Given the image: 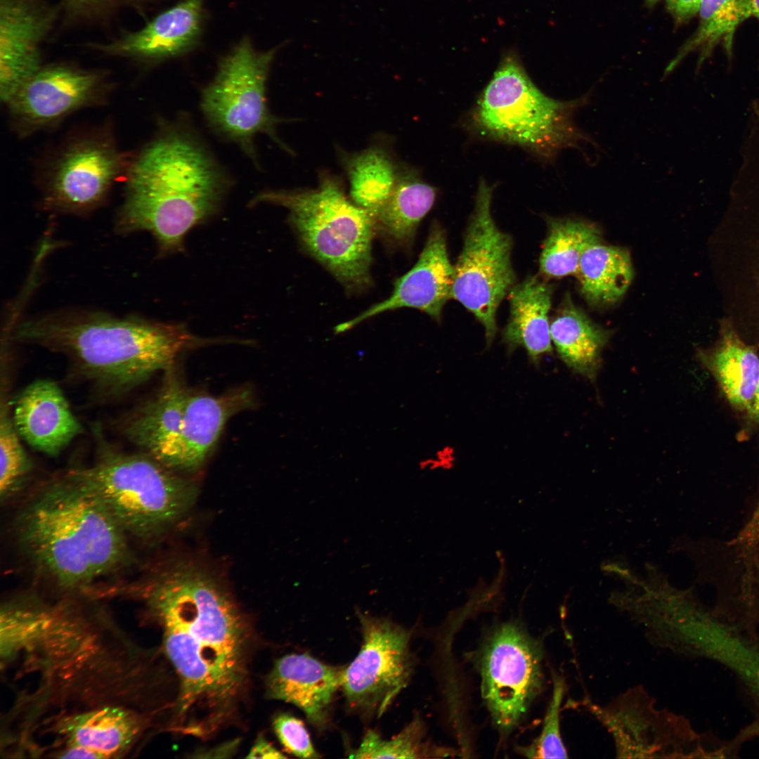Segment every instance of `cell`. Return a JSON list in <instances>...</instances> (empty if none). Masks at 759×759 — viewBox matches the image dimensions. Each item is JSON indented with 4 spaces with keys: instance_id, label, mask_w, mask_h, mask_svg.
I'll return each instance as SVG.
<instances>
[{
    "instance_id": "14",
    "label": "cell",
    "mask_w": 759,
    "mask_h": 759,
    "mask_svg": "<svg viewBox=\"0 0 759 759\" xmlns=\"http://www.w3.org/2000/svg\"><path fill=\"white\" fill-rule=\"evenodd\" d=\"M110 88L107 74L100 70L53 63L43 65L6 105L17 131L24 136L102 103Z\"/></svg>"
},
{
    "instance_id": "4",
    "label": "cell",
    "mask_w": 759,
    "mask_h": 759,
    "mask_svg": "<svg viewBox=\"0 0 759 759\" xmlns=\"http://www.w3.org/2000/svg\"><path fill=\"white\" fill-rule=\"evenodd\" d=\"M18 539L35 570L65 589H80L131 561L128 536L100 500L65 474L22 510Z\"/></svg>"
},
{
    "instance_id": "2",
    "label": "cell",
    "mask_w": 759,
    "mask_h": 759,
    "mask_svg": "<svg viewBox=\"0 0 759 759\" xmlns=\"http://www.w3.org/2000/svg\"><path fill=\"white\" fill-rule=\"evenodd\" d=\"M12 334L17 342L63 356L82 378L112 395L168 370L181 352L203 343L181 325L84 309L26 318Z\"/></svg>"
},
{
    "instance_id": "33",
    "label": "cell",
    "mask_w": 759,
    "mask_h": 759,
    "mask_svg": "<svg viewBox=\"0 0 759 759\" xmlns=\"http://www.w3.org/2000/svg\"><path fill=\"white\" fill-rule=\"evenodd\" d=\"M552 685L550 701L539 737L529 746L520 748V753L527 758H566L568 757L567 751L562 738L559 718L561 704L565 692V682L562 677L554 675Z\"/></svg>"
},
{
    "instance_id": "5",
    "label": "cell",
    "mask_w": 759,
    "mask_h": 759,
    "mask_svg": "<svg viewBox=\"0 0 759 759\" xmlns=\"http://www.w3.org/2000/svg\"><path fill=\"white\" fill-rule=\"evenodd\" d=\"M590 97L554 99L536 86L515 57L507 56L479 96L468 125L483 138L517 145L552 161L562 150L593 143L573 119Z\"/></svg>"
},
{
    "instance_id": "20",
    "label": "cell",
    "mask_w": 759,
    "mask_h": 759,
    "mask_svg": "<svg viewBox=\"0 0 759 759\" xmlns=\"http://www.w3.org/2000/svg\"><path fill=\"white\" fill-rule=\"evenodd\" d=\"M254 404L252 390L247 387L220 396L189 391L179 436L166 466L186 472L200 468L229 418Z\"/></svg>"
},
{
    "instance_id": "18",
    "label": "cell",
    "mask_w": 759,
    "mask_h": 759,
    "mask_svg": "<svg viewBox=\"0 0 759 759\" xmlns=\"http://www.w3.org/2000/svg\"><path fill=\"white\" fill-rule=\"evenodd\" d=\"M344 668L323 663L309 654H287L278 659L270 671L266 694L294 705L314 727L324 730L341 689Z\"/></svg>"
},
{
    "instance_id": "12",
    "label": "cell",
    "mask_w": 759,
    "mask_h": 759,
    "mask_svg": "<svg viewBox=\"0 0 759 759\" xmlns=\"http://www.w3.org/2000/svg\"><path fill=\"white\" fill-rule=\"evenodd\" d=\"M541 647L521 627L507 623L484 645L481 692L497 727L507 733L525 715L543 684Z\"/></svg>"
},
{
    "instance_id": "35",
    "label": "cell",
    "mask_w": 759,
    "mask_h": 759,
    "mask_svg": "<svg viewBox=\"0 0 759 759\" xmlns=\"http://www.w3.org/2000/svg\"><path fill=\"white\" fill-rule=\"evenodd\" d=\"M148 0H62L65 11L73 19H91L120 6H141Z\"/></svg>"
},
{
    "instance_id": "32",
    "label": "cell",
    "mask_w": 759,
    "mask_h": 759,
    "mask_svg": "<svg viewBox=\"0 0 759 759\" xmlns=\"http://www.w3.org/2000/svg\"><path fill=\"white\" fill-rule=\"evenodd\" d=\"M10 417L8 403L1 402L0 416V496L1 500L12 497L22 486L32 468V463L19 439Z\"/></svg>"
},
{
    "instance_id": "37",
    "label": "cell",
    "mask_w": 759,
    "mask_h": 759,
    "mask_svg": "<svg viewBox=\"0 0 759 759\" xmlns=\"http://www.w3.org/2000/svg\"><path fill=\"white\" fill-rule=\"evenodd\" d=\"M247 758L275 759L285 758L286 755H283L265 738L259 737L250 749Z\"/></svg>"
},
{
    "instance_id": "31",
    "label": "cell",
    "mask_w": 759,
    "mask_h": 759,
    "mask_svg": "<svg viewBox=\"0 0 759 759\" xmlns=\"http://www.w3.org/2000/svg\"><path fill=\"white\" fill-rule=\"evenodd\" d=\"M424 726L415 717L397 735L384 739L373 730L365 734L360 746L351 753L355 758H417L437 753L424 741Z\"/></svg>"
},
{
    "instance_id": "23",
    "label": "cell",
    "mask_w": 759,
    "mask_h": 759,
    "mask_svg": "<svg viewBox=\"0 0 759 759\" xmlns=\"http://www.w3.org/2000/svg\"><path fill=\"white\" fill-rule=\"evenodd\" d=\"M552 287L539 276L528 275L515 284L508 294L510 317L502 339L511 352L523 347L538 365L552 350L549 313Z\"/></svg>"
},
{
    "instance_id": "8",
    "label": "cell",
    "mask_w": 759,
    "mask_h": 759,
    "mask_svg": "<svg viewBox=\"0 0 759 759\" xmlns=\"http://www.w3.org/2000/svg\"><path fill=\"white\" fill-rule=\"evenodd\" d=\"M275 49L260 52L242 41L219 64L214 79L202 91L200 109L211 129L240 148L260 168L254 139L265 134L287 153L278 137L282 119L270 110L266 83Z\"/></svg>"
},
{
    "instance_id": "30",
    "label": "cell",
    "mask_w": 759,
    "mask_h": 759,
    "mask_svg": "<svg viewBox=\"0 0 759 759\" xmlns=\"http://www.w3.org/2000/svg\"><path fill=\"white\" fill-rule=\"evenodd\" d=\"M547 224L539 259L540 274L548 278L576 275L585 251L601 242L599 229L590 222L569 218L549 217Z\"/></svg>"
},
{
    "instance_id": "13",
    "label": "cell",
    "mask_w": 759,
    "mask_h": 759,
    "mask_svg": "<svg viewBox=\"0 0 759 759\" xmlns=\"http://www.w3.org/2000/svg\"><path fill=\"white\" fill-rule=\"evenodd\" d=\"M584 705L611 735L618 758H684L697 753L690 747L696 737L686 720L656 708L654 699L641 686L630 688L605 706L590 701Z\"/></svg>"
},
{
    "instance_id": "42",
    "label": "cell",
    "mask_w": 759,
    "mask_h": 759,
    "mask_svg": "<svg viewBox=\"0 0 759 759\" xmlns=\"http://www.w3.org/2000/svg\"><path fill=\"white\" fill-rule=\"evenodd\" d=\"M758 579H759V564L758 565Z\"/></svg>"
},
{
    "instance_id": "41",
    "label": "cell",
    "mask_w": 759,
    "mask_h": 759,
    "mask_svg": "<svg viewBox=\"0 0 759 759\" xmlns=\"http://www.w3.org/2000/svg\"><path fill=\"white\" fill-rule=\"evenodd\" d=\"M755 512V515H756V516H758V517H759V504L758 505V507H757V508L755 509V512Z\"/></svg>"
},
{
    "instance_id": "19",
    "label": "cell",
    "mask_w": 759,
    "mask_h": 759,
    "mask_svg": "<svg viewBox=\"0 0 759 759\" xmlns=\"http://www.w3.org/2000/svg\"><path fill=\"white\" fill-rule=\"evenodd\" d=\"M202 17L203 0H182L139 30L88 46L108 56L162 61L182 55L197 44Z\"/></svg>"
},
{
    "instance_id": "7",
    "label": "cell",
    "mask_w": 759,
    "mask_h": 759,
    "mask_svg": "<svg viewBox=\"0 0 759 759\" xmlns=\"http://www.w3.org/2000/svg\"><path fill=\"white\" fill-rule=\"evenodd\" d=\"M173 471L145 453L104 449L65 475L93 494L128 537L146 540L174 525L195 499L194 486Z\"/></svg>"
},
{
    "instance_id": "40",
    "label": "cell",
    "mask_w": 759,
    "mask_h": 759,
    "mask_svg": "<svg viewBox=\"0 0 759 759\" xmlns=\"http://www.w3.org/2000/svg\"><path fill=\"white\" fill-rule=\"evenodd\" d=\"M660 0H646V2L647 3V4L649 6H653V5L656 4Z\"/></svg>"
},
{
    "instance_id": "1",
    "label": "cell",
    "mask_w": 759,
    "mask_h": 759,
    "mask_svg": "<svg viewBox=\"0 0 759 759\" xmlns=\"http://www.w3.org/2000/svg\"><path fill=\"white\" fill-rule=\"evenodd\" d=\"M143 598L162 630L179 680L180 731L208 733L230 714L247 680V624L207 571L177 562L157 574Z\"/></svg>"
},
{
    "instance_id": "11",
    "label": "cell",
    "mask_w": 759,
    "mask_h": 759,
    "mask_svg": "<svg viewBox=\"0 0 759 759\" xmlns=\"http://www.w3.org/2000/svg\"><path fill=\"white\" fill-rule=\"evenodd\" d=\"M125 155L107 130L82 135L53 161L42 191L44 210L84 216L100 207L126 171Z\"/></svg>"
},
{
    "instance_id": "9",
    "label": "cell",
    "mask_w": 759,
    "mask_h": 759,
    "mask_svg": "<svg viewBox=\"0 0 759 759\" xmlns=\"http://www.w3.org/2000/svg\"><path fill=\"white\" fill-rule=\"evenodd\" d=\"M494 188L484 179L479 182L462 249L453 266L452 287V298L484 327L488 346L497 332L498 306L516 284L512 238L499 229L491 214Z\"/></svg>"
},
{
    "instance_id": "10",
    "label": "cell",
    "mask_w": 759,
    "mask_h": 759,
    "mask_svg": "<svg viewBox=\"0 0 759 759\" xmlns=\"http://www.w3.org/2000/svg\"><path fill=\"white\" fill-rule=\"evenodd\" d=\"M362 644L344 666L341 690L349 711L363 719L380 718L413 675L411 632L392 620L358 612Z\"/></svg>"
},
{
    "instance_id": "16",
    "label": "cell",
    "mask_w": 759,
    "mask_h": 759,
    "mask_svg": "<svg viewBox=\"0 0 759 759\" xmlns=\"http://www.w3.org/2000/svg\"><path fill=\"white\" fill-rule=\"evenodd\" d=\"M453 266L443 228L437 222L430 228L424 247L413 267L396 279L391 295L356 317L335 327L336 335L385 311L401 308L418 309L439 321L442 309L452 298Z\"/></svg>"
},
{
    "instance_id": "26",
    "label": "cell",
    "mask_w": 759,
    "mask_h": 759,
    "mask_svg": "<svg viewBox=\"0 0 759 759\" xmlns=\"http://www.w3.org/2000/svg\"><path fill=\"white\" fill-rule=\"evenodd\" d=\"M576 275L590 303L612 304L623 296L632 280L630 254L622 247L595 243L583 254Z\"/></svg>"
},
{
    "instance_id": "21",
    "label": "cell",
    "mask_w": 759,
    "mask_h": 759,
    "mask_svg": "<svg viewBox=\"0 0 759 759\" xmlns=\"http://www.w3.org/2000/svg\"><path fill=\"white\" fill-rule=\"evenodd\" d=\"M13 421L21 438L49 456L58 455L82 432L61 389L49 379H38L21 391Z\"/></svg>"
},
{
    "instance_id": "3",
    "label": "cell",
    "mask_w": 759,
    "mask_h": 759,
    "mask_svg": "<svg viewBox=\"0 0 759 759\" xmlns=\"http://www.w3.org/2000/svg\"><path fill=\"white\" fill-rule=\"evenodd\" d=\"M126 174L115 231H148L164 253L180 249L186 234L218 209L231 186L203 143L178 125L162 129L129 161Z\"/></svg>"
},
{
    "instance_id": "24",
    "label": "cell",
    "mask_w": 759,
    "mask_h": 759,
    "mask_svg": "<svg viewBox=\"0 0 759 759\" xmlns=\"http://www.w3.org/2000/svg\"><path fill=\"white\" fill-rule=\"evenodd\" d=\"M436 197V189L417 169L401 164L391 194L373 212L375 233L392 245L409 247Z\"/></svg>"
},
{
    "instance_id": "15",
    "label": "cell",
    "mask_w": 759,
    "mask_h": 759,
    "mask_svg": "<svg viewBox=\"0 0 759 759\" xmlns=\"http://www.w3.org/2000/svg\"><path fill=\"white\" fill-rule=\"evenodd\" d=\"M56 10L45 0H0V96L6 104L43 66Z\"/></svg>"
},
{
    "instance_id": "25",
    "label": "cell",
    "mask_w": 759,
    "mask_h": 759,
    "mask_svg": "<svg viewBox=\"0 0 759 759\" xmlns=\"http://www.w3.org/2000/svg\"><path fill=\"white\" fill-rule=\"evenodd\" d=\"M554 315L550 335L559 356L573 371L595 377L609 332L591 320L568 296Z\"/></svg>"
},
{
    "instance_id": "39",
    "label": "cell",
    "mask_w": 759,
    "mask_h": 759,
    "mask_svg": "<svg viewBox=\"0 0 759 759\" xmlns=\"http://www.w3.org/2000/svg\"><path fill=\"white\" fill-rule=\"evenodd\" d=\"M751 15L759 20V0H749Z\"/></svg>"
},
{
    "instance_id": "38",
    "label": "cell",
    "mask_w": 759,
    "mask_h": 759,
    "mask_svg": "<svg viewBox=\"0 0 759 759\" xmlns=\"http://www.w3.org/2000/svg\"><path fill=\"white\" fill-rule=\"evenodd\" d=\"M749 417L754 422H759V382L758 384L752 403L747 411Z\"/></svg>"
},
{
    "instance_id": "22",
    "label": "cell",
    "mask_w": 759,
    "mask_h": 759,
    "mask_svg": "<svg viewBox=\"0 0 759 759\" xmlns=\"http://www.w3.org/2000/svg\"><path fill=\"white\" fill-rule=\"evenodd\" d=\"M188 394L180 377L169 368L157 394L126 419L124 434L166 466L179 436Z\"/></svg>"
},
{
    "instance_id": "36",
    "label": "cell",
    "mask_w": 759,
    "mask_h": 759,
    "mask_svg": "<svg viewBox=\"0 0 759 759\" xmlns=\"http://www.w3.org/2000/svg\"><path fill=\"white\" fill-rule=\"evenodd\" d=\"M701 0H666L667 8L675 22H686L699 12Z\"/></svg>"
},
{
    "instance_id": "29",
    "label": "cell",
    "mask_w": 759,
    "mask_h": 759,
    "mask_svg": "<svg viewBox=\"0 0 759 759\" xmlns=\"http://www.w3.org/2000/svg\"><path fill=\"white\" fill-rule=\"evenodd\" d=\"M708 365L729 403L748 411L759 382V356L733 332L725 333Z\"/></svg>"
},
{
    "instance_id": "6",
    "label": "cell",
    "mask_w": 759,
    "mask_h": 759,
    "mask_svg": "<svg viewBox=\"0 0 759 759\" xmlns=\"http://www.w3.org/2000/svg\"><path fill=\"white\" fill-rule=\"evenodd\" d=\"M288 210L304 249L349 292L371 285L374 214L348 197L337 177L322 173L315 188L266 190L250 202Z\"/></svg>"
},
{
    "instance_id": "27",
    "label": "cell",
    "mask_w": 759,
    "mask_h": 759,
    "mask_svg": "<svg viewBox=\"0 0 759 759\" xmlns=\"http://www.w3.org/2000/svg\"><path fill=\"white\" fill-rule=\"evenodd\" d=\"M351 200L372 213L391 194L398 176V164L382 146L372 145L353 153H342Z\"/></svg>"
},
{
    "instance_id": "34",
    "label": "cell",
    "mask_w": 759,
    "mask_h": 759,
    "mask_svg": "<svg viewBox=\"0 0 759 759\" xmlns=\"http://www.w3.org/2000/svg\"><path fill=\"white\" fill-rule=\"evenodd\" d=\"M273 727L280 742L288 753L301 758L320 757L301 720L287 713H280L273 719Z\"/></svg>"
},
{
    "instance_id": "17",
    "label": "cell",
    "mask_w": 759,
    "mask_h": 759,
    "mask_svg": "<svg viewBox=\"0 0 759 759\" xmlns=\"http://www.w3.org/2000/svg\"><path fill=\"white\" fill-rule=\"evenodd\" d=\"M136 711L112 704L97 706L64 715L53 731L63 748L60 758H105L123 755L135 745L146 727Z\"/></svg>"
},
{
    "instance_id": "28",
    "label": "cell",
    "mask_w": 759,
    "mask_h": 759,
    "mask_svg": "<svg viewBox=\"0 0 759 759\" xmlns=\"http://www.w3.org/2000/svg\"><path fill=\"white\" fill-rule=\"evenodd\" d=\"M698 13L699 24L696 31L667 66L666 74L673 71L687 55L696 49L700 51L699 68L719 44H722L727 57L731 58L735 31L751 16L749 0H701Z\"/></svg>"
}]
</instances>
